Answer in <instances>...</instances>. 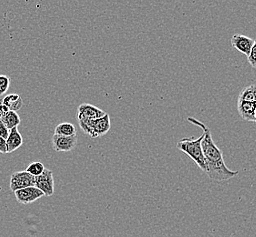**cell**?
<instances>
[{"label":"cell","mask_w":256,"mask_h":237,"mask_svg":"<svg viewBox=\"0 0 256 237\" xmlns=\"http://www.w3.org/2000/svg\"><path fill=\"white\" fill-rule=\"evenodd\" d=\"M15 196L16 201L21 204H30L45 196L44 194L36 187H28L22 190H18L15 192Z\"/></svg>","instance_id":"52a82bcc"},{"label":"cell","mask_w":256,"mask_h":237,"mask_svg":"<svg viewBox=\"0 0 256 237\" xmlns=\"http://www.w3.org/2000/svg\"><path fill=\"white\" fill-rule=\"evenodd\" d=\"M10 108L0 102V118H4L10 112Z\"/></svg>","instance_id":"44dd1931"},{"label":"cell","mask_w":256,"mask_h":237,"mask_svg":"<svg viewBox=\"0 0 256 237\" xmlns=\"http://www.w3.org/2000/svg\"></svg>","instance_id":"7402d4cb"},{"label":"cell","mask_w":256,"mask_h":237,"mask_svg":"<svg viewBox=\"0 0 256 237\" xmlns=\"http://www.w3.org/2000/svg\"><path fill=\"white\" fill-rule=\"evenodd\" d=\"M78 124L83 132L90 135L92 139H97L98 137L106 135L112 128V122L108 114L95 120H80Z\"/></svg>","instance_id":"3957f363"},{"label":"cell","mask_w":256,"mask_h":237,"mask_svg":"<svg viewBox=\"0 0 256 237\" xmlns=\"http://www.w3.org/2000/svg\"><path fill=\"white\" fill-rule=\"evenodd\" d=\"M52 144L53 149L58 152H70L77 147L78 135L72 137H65L54 134Z\"/></svg>","instance_id":"8992f818"},{"label":"cell","mask_w":256,"mask_h":237,"mask_svg":"<svg viewBox=\"0 0 256 237\" xmlns=\"http://www.w3.org/2000/svg\"><path fill=\"white\" fill-rule=\"evenodd\" d=\"M11 78L6 75H0V97L5 95L10 90Z\"/></svg>","instance_id":"e0dca14e"},{"label":"cell","mask_w":256,"mask_h":237,"mask_svg":"<svg viewBox=\"0 0 256 237\" xmlns=\"http://www.w3.org/2000/svg\"><path fill=\"white\" fill-rule=\"evenodd\" d=\"M0 154H8V147H6V140L0 137Z\"/></svg>","instance_id":"ffe728a7"},{"label":"cell","mask_w":256,"mask_h":237,"mask_svg":"<svg viewBox=\"0 0 256 237\" xmlns=\"http://www.w3.org/2000/svg\"><path fill=\"white\" fill-rule=\"evenodd\" d=\"M254 44V40L249 36L244 35H234L232 38V45L239 52L249 57L252 48Z\"/></svg>","instance_id":"9c48e42d"},{"label":"cell","mask_w":256,"mask_h":237,"mask_svg":"<svg viewBox=\"0 0 256 237\" xmlns=\"http://www.w3.org/2000/svg\"><path fill=\"white\" fill-rule=\"evenodd\" d=\"M36 188L40 190L44 196L50 197L55 192V180L52 170H44L41 176L36 177Z\"/></svg>","instance_id":"5b68a950"},{"label":"cell","mask_w":256,"mask_h":237,"mask_svg":"<svg viewBox=\"0 0 256 237\" xmlns=\"http://www.w3.org/2000/svg\"><path fill=\"white\" fill-rule=\"evenodd\" d=\"M45 170H46V168H45V166H44V164H43L42 162H36L31 164L28 167L26 172H28L30 174H31V176L38 177V176H41Z\"/></svg>","instance_id":"2e32d148"},{"label":"cell","mask_w":256,"mask_h":237,"mask_svg":"<svg viewBox=\"0 0 256 237\" xmlns=\"http://www.w3.org/2000/svg\"><path fill=\"white\" fill-rule=\"evenodd\" d=\"M204 140V134L198 139L194 138H185L180 140L177 144V149L188 155L196 164L199 166L200 170L206 172V164H205L204 155L202 152V142Z\"/></svg>","instance_id":"7a4b0ae2"},{"label":"cell","mask_w":256,"mask_h":237,"mask_svg":"<svg viewBox=\"0 0 256 237\" xmlns=\"http://www.w3.org/2000/svg\"><path fill=\"white\" fill-rule=\"evenodd\" d=\"M23 145V137L18 128L11 130L10 136L6 139V147H8V154H12L16 150L21 148Z\"/></svg>","instance_id":"8fae6325"},{"label":"cell","mask_w":256,"mask_h":237,"mask_svg":"<svg viewBox=\"0 0 256 237\" xmlns=\"http://www.w3.org/2000/svg\"><path fill=\"white\" fill-rule=\"evenodd\" d=\"M36 186V177L31 176L26 170L16 172L11 176V191L15 192L22 190L28 187Z\"/></svg>","instance_id":"277c9868"},{"label":"cell","mask_w":256,"mask_h":237,"mask_svg":"<svg viewBox=\"0 0 256 237\" xmlns=\"http://www.w3.org/2000/svg\"><path fill=\"white\" fill-rule=\"evenodd\" d=\"M55 134L65 136V137H72L77 136V129L76 127L72 124L68 122H63L58 124L55 129Z\"/></svg>","instance_id":"4fadbf2b"},{"label":"cell","mask_w":256,"mask_h":237,"mask_svg":"<svg viewBox=\"0 0 256 237\" xmlns=\"http://www.w3.org/2000/svg\"><path fill=\"white\" fill-rule=\"evenodd\" d=\"M10 130L6 127L5 124H3V122L0 120V137L6 140L10 136Z\"/></svg>","instance_id":"d6986e66"},{"label":"cell","mask_w":256,"mask_h":237,"mask_svg":"<svg viewBox=\"0 0 256 237\" xmlns=\"http://www.w3.org/2000/svg\"><path fill=\"white\" fill-rule=\"evenodd\" d=\"M238 112L242 120L256 122V102L238 100Z\"/></svg>","instance_id":"30bf717a"},{"label":"cell","mask_w":256,"mask_h":237,"mask_svg":"<svg viewBox=\"0 0 256 237\" xmlns=\"http://www.w3.org/2000/svg\"><path fill=\"white\" fill-rule=\"evenodd\" d=\"M0 120L3 122V124H5L6 127L10 130L18 128L21 122V120L20 116H18V114L14 112H10L6 116H5L4 118H0Z\"/></svg>","instance_id":"5bb4252c"},{"label":"cell","mask_w":256,"mask_h":237,"mask_svg":"<svg viewBox=\"0 0 256 237\" xmlns=\"http://www.w3.org/2000/svg\"><path fill=\"white\" fill-rule=\"evenodd\" d=\"M1 102L10 108V112H18L23 107V100L18 94H10L6 96L5 98L1 100Z\"/></svg>","instance_id":"7c38bea8"},{"label":"cell","mask_w":256,"mask_h":237,"mask_svg":"<svg viewBox=\"0 0 256 237\" xmlns=\"http://www.w3.org/2000/svg\"><path fill=\"white\" fill-rule=\"evenodd\" d=\"M188 122L200 127L204 130V140L202 142V152L206 164V174L214 182H226L239 174L237 170H230L224 162V154L212 139V132L204 124L196 118L190 117Z\"/></svg>","instance_id":"6da1fadb"},{"label":"cell","mask_w":256,"mask_h":237,"mask_svg":"<svg viewBox=\"0 0 256 237\" xmlns=\"http://www.w3.org/2000/svg\"><path fill=\"white\" fill-rule=\"evenodd\" d=\"M106 112H103L102 110L93 106L92 104H83L78 108L77 120H98L102 118Z\"/></svg>","instance_id":"ba28073f"},{"label":"cell","mask_w":256,"mask_h":237,"mask_svg":"<svg viewBox=\"0 0 256 237\" xmlns=\"http://www.w3.org/2000/svg\"><path fill=\"white\" fill-rule=\"evenodd\" d=\"M239 100L256 102V85H251L244 88L239 95Z\"/></svg>","instance_id":"9a60e30c"},{"label":"cell","mask_w":256,"mask_h":237,"mask_svg":"<svg viewBox=\"0 0 256 237\" xmlns=\"http://www.w3.org/2000/svg\"><path fill=\"white\" fill-rule=\"evenodd\" d=\"M248 62L254 68H256V40H254V44L252 48L251 53L248 57Z\"/></svg>","instance_id":"ac0fdd59"}]
</instances>
